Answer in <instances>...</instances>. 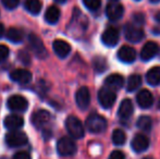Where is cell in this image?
I'll list each match as a JSON object with an SVG mask.
<instances>
[{
    "label": "cell",
    "instance_id": "8",
    "mask_svg": "<svg viewBox=\"0 0 160 159\" xmlns=\"http://www.w3.org/2000/svg\"><path fill=\"white\" fill-rule=\"evenodd\" d=\"M75 100L76 105L80 109L85 110L88 108L89 104H91V93L89 89L86 86H82L81 88L78 89L75 95Z\"/></svg>",
    "mask_w": 160,
    "mask_h": 159
},
{
    "label": "cell",
    "instance_id": "16",
    "mask_svg": "<svg viewBox=\"0 0 160 159\" xmlns=\"http://www.w3.org/2000/svg\"><path fill=\"white\" fill-rule=\"evenodd\" d=\"M52 48L56 55L59 58H61V59L67 58L70 55V52H71V46H70V44L62 39H56L52 44Z\"/></svg>",
    "mask_w": 160,
    "mask_h": 159
},
{
    "label": "cell",
    "instance_id": "9",
    "mask_svg": "<svg viewBox=\"0 0 160 159\" xmlns=\"http://www.w3.org/2000/svg\"><path fill=\"white\" fill-rule=\"evenodd\" d=\"M50 121V113L44 109L35 111L32 116V123L37 129H44Z\"/></svg>",
    "mask_w": 160,
    "mask_h": 159
},
{
    "label": "cell",
    "instance_id": "41",
    "mask_svg": "<svg viewBox=\"0 0 160 159\" xmlns=\"http://www.w3.org/2000/svg\"><path fill=\"white\" fill-rule=\"evenodd\" d=\"M143 159H154V158H152V157H145V158H143Z\"/></svg>",
    "mask_w": 160,
    "mask_h": 159
},
{
    "label": "cell",
    "instance_id": "30",
    "mask_svg": "<svg viewBox=\"0 0 160 159\" xmlns=\"http://www.w3.org/2000/svg\"><path fill=\"white\" fill-rule=\"evenodd\" d=\"M83 3L88 10L96 11L99 9L101 4V0H83Z\"/></svg>",
    "mask_w": 160,
    "mask_h": 159
},
{
    "label": "cell",
    "instance_id": "45",
    "mask_svg": "<svg viewBox=\"0 0 160 159\" xmlns=\"http://www.w3.org/2000/svg\"><path fill=\"white\" fill-rule=\"evenodd\" d=\"M136 1H139V0H136Z\"/></svg>",
    "mask_w": 160,
    "mask_h": 159
},
{
    "label": "cell",
    "instance_id": "25",
    "mask_svg": "<svg viewBox=\"0 0 160 159\" xmlns=\"http://www.w3.org/2000/svg\"><path fill=\"white\" fill-rule=\"evenodd\" d=\"M24 8L31 13V14L37 15L42 8V3L40 0H25L24 1Z\"/></svg>",
    "mask_w": 160,
    "mask_h": 159
},
{
    "label": "cell",
    "instance_id": "29",
    "mask_svg": "<svg viewBox=\"0 0 160 159\" xmlns=\"http://www.w3.org/2000/svg\"><path fill=\"white\" fill-rule=\"evenodd\" d=\"M93 66H94V69L97 73H101L103 71L107 70V61L103 57H95L93 60Z\"/></svg>",
    "mask_w": 160,
    "mask_h": 159
},
{
    "label": "cell",
    "instance_id": "20",
    "mask_svg": "<svg viewBox=\"0 0 160 159\" xmlns=\"http://www.w3.org/2000/svg\"><path fill=\"white\" fill-rule=\"evenodd\" d=\"M137 104L141 108H149L152 104H154V97H152V93L147 89H142L138 94H137Z\"/></svg>",
    "mask_w": 160,
    "mask_h": 159
},
{
    "label": "cell",
    "instance_id": "39",
    "mask_svg": "<svg viewBox=\"0 0 160 159\" xmlns=\"http://www.w3.org/2000/svg\"><path fill=\"white\" fill-rule=\"evenodd\" d=\"M55 1L59 2V3H64V2H67L68 0H55Z\"/></svg>",
    "mask_w": 160,
    "mask_h": 159
},
{
    "label": "cell",
    "instance_id": "27",
    "mask_svg": "<svg viewBox=\"0 0 160 159\" xmlns=\"http://www.w3.org/2000/svg\"><path fill=\"white\" fill-rule=\"evenodd\" d=\"M152 119L148 116H142L137 120V127L141 129L142 131L149 132L152 130Z\"/></svg>",
    "mask_w": 160,
    "mask_h": 159
},
{
    "label": "cell",
    "instance_id": "12",
    "mask_svg": "<svg viewBox=\"0 0 160 159\" xmlns=\"http://www.w3.org/2000/svg\"><path fill=\"white\" fill-rule=\"evenodd\" d=\"M10 79L19 84L25 85L32 81V73L28 69H17L10 73Z\"/></svg>",
    "mask_w": 160,
    "mask_h": 159
},
{
    "label": "cell",
    "instance_id": "5",
    "mask_svg": "<svg viewBox=\"0 0 160 159\" xmlns=\"http://www.w3.org/2000/svg\"><path fill=\"white\" fill-rule=\"evenodd\" d=\"M7 106L13 112H24L28 108V102L21 95H13L7 102Z\"/></svg>",
    "mask_w": 160,
    "mask_h": 159
},
{
    "label": "cell",
    "instance_id": "2",
    "mask_svg": "<svg viewBox=\"0 0 160 159\" xmlns=\"http://www.w3.org/2000/svg\"><path fill=\"white\" fill-rule=\"evenodd\" d=\"M85 125L92 133H101L107 129V120L98 113H92L86 119Z\"/></svg>",
    "mask_w": 160,
    "mask_h": 159
},
{
    "label": "cell",
    "instance_id": "44",
    "mask_svg": "<svg viewBox=\"0 0 160 159\" xmlns=\"http://www.w3.org/2000/svg\"><path fill=\"white\" fill-rule=\"evenodd\" d=\"M159 108H160V100H159Z\"/></svg>",
    "mask_w": 160,
    "mask_h": 159
},
{
    "label": "cell",
    "instance_id": "42",
    "mask_svg": "<svg viewBox=\"0 0 160 159\" xmlns=\"http://www.w3.org/2000/svg\"><path fill=\"white\" fill-rule=\"evenodd\" d=\"M0 159H8V158H6V157H2V158H0Z\"/></svg>",
    "mask_w": 160,
    "mask_h": 159
},
{
    "label": "cell",
    "instance_id": "24",
    "mask_svg": "<svg viewBox=\"0 0 160 159\" xmlns=\"http://www.w3.org/2000/svg\"><path fill=\"white\" fill-rule=\"evenodd\" d=\"M146 81L148 84L152 85H158L160 83V67H154V68L149 69L146 74Z\"/></svg>",
    "mask_w": 160,
    "mask_h": 159
},
{
    "label": "cell",
    "instance_id": "33",
    "mask_svg": "<svg viewBox=\"0 0 160 159\" xmlns=\"http://www.w3.org/2000/svg\"><path fill=\"white\" fill-rule=\"evenodd\" d=\"M133 21H134V25H142V24L145 22V17H144L143 13H135L134 15H133Z\"/></svg>",
    "mask_w": 160,
    "mask_h": 159
},
{
    "label": "cell",
    "instance_id": "3",
    "mask_svg": "<svg viewBox=\"0 0 160 159\" xmlns=\"http://www.w3.org/2000/svg\"><path fill=\"white\" fill-rule=\"evenodd\" d=\"M4 141H6V144L9 147L18 148V147H22L28 144V138L24 132L17 130V131H10L9 133H7Z\"/></svg>",
    "mask_w": 160,
    "mask_h": 159
},
{
    "label": "cell",
    "instance_id": "10",
    "mask_svg": "<svg viewBox=\"0 0 160 159\" xmlns=\"http://www.w3.org/2000/svg\"><path fill=\"white\" fill-rule=\"evenodd\" d=\"M28 42H30V46L32 48V50L38 58H42H42L46 57L47 56L46 48H45L44 42H42V40L39 37L34 34H31L28 36Z\"/></svg>",
    "mask_w": 160,
    "mask_h": 159
},
{
    "label": "cell",
    "instance_id": "19",
    "mask_svg": "<svg viewBox=\"0 0 160 159\" xmlns=\"http://www.w3.org/2000/svg\"><path fill=\"white\" fill-rule=\"evenodd\" d=\"M123 84H124V79H123V77L120 74H117V73L109 75V77L105 80L106 87H108V88L113 92L119 91V89L122 88Z\"/></svg>",
    "mask_w": 160,
    "mask_h": 159
},
{
    "label": "cell",
    "instance_id": "21",
    "mask_svg": "<svg viewBox=\"0 0 160 159\" xmlns=\"http://www.w3.org/2000/svg\"><path fill=\"white\" fill-rule=\"evenodd\" d=\"M133 111H134V107H133V104L130 99H124L122 100V102L120 104V107H119V117L122 120H127L131 116L133 115Z\"/></svg>",
    "mask_w": 160,
    "mask_h": 159
},
{
    "label": "cell",
    "instance_id": "4",
    "mask_svg": "<svg viewBox=\"0 0 160 159\" xmlns=\"http://www.w3.org/2000/svg\"><path fill=\"white\" fill-rule=\"evenodd\" d=\"M76 151H78V146L71 137L63 136L58 141L57 152L60 156H63V157L73 156L76 153Z\"/></svg>",
    "mask_w": 160,
    "mask_h": 159
},
{
    "label": "cell",
    "instance_id": "37",
    "mask_svg": "<svg viewBox=\"0 0 160 159\" xmlns=\"http://www.w3.org/2000/svg\"><path fill=\"white\" fill-rule=\"evenodd\" d=\"M3 35H4V26L0 23V38H1Z\"/></svg>",
    "mask_w": 160,
    "mask_h": 159
},
{
    "label": "cell",
    "instance_id": "40",
    "mask_svg": "<svg viewBox=\"0 0 160 159\" xmlns=\"http://www.w3.org/2000/svg\"><path fill=\"white\" fill-rule=\"evenodd\" d=\"M150 2H154V3H158V2H160V0H149Z\"/></svg>",
    "mask_w": 160,
    "mask_h": 159
},
{
    "label": "cell",
    "instance_id": "31",
    "mask_svg": "<svg viewBox=\"0 0 160 159\" xmlns=\"http://www.w3.org/2000/svg\"><path fill=\"white\" fill-rule=\"evenodd\" d=\"M2 4L8 10H14L20 3V0H1Z\"/></svg>",
    "mask_w": 160,
    "mask_h": 159
},
{
    "label": "cell",
    "instance_id": "14",
    "mask_svg": "<svg viewBox=\"0 0 160 159\" xmlns=\"http://www.w3.org/2000/svg\"><path fill=\"white\" fill-rule=\"evenodd\" d=\"M159 52V46L155 42H147L141 51V58L144 61H149Z\"/></svg>",
    "mask_w": 160,
    "mask_h": 159
},
{
    "label": "cell",
    "instance_id": "23",
    "mask_svg": "<svg viewBox=\"0 0 160 159\" xmlns=\"http://www.w3.org/2000/svg\"><path fill=\"white\" fill-rule=\"evenodd\" d=\"M6 38L10 40L11 42H13V44H19L24 39V33L17 27H11L7 31Z\"/></svg>",
    "mask_w": 160,
    "mask_h": 159
},
{
    "label": "cell",
    "instance_id": "6",
    "mask_svg": "<svg viewBox=\"0 0 160 159\" xmlns=\"http://www.w3.org/2000/svg\"><path fill=\"white\" fill-rule=\"evenodd\" d=\"M116 93L108 87H102L100 91L98 92V102L100 106L105 109H109L113 106L114 102H116Z\"/></svg>",
    "mask_w": 160,
    "mask_h": 159
},
{
    "label": "cell",
    "instance_id": "32",
    "mask_svg": "<svg viewBox=\"0 0 160 159\" xmlns=\"http://www.w3.org/2000/svg\"><path fill=\"white\" fill-rule=\"evenodd\" d=\"M9 53H10V50L8 47L4 45H0V63L3 62L9 57Z\"/></svg>",
    "mask_w": 160,
    "mask_h": 159
},
{
    "label": "cell",
    "instance_id": "28",
    "mask_svg": "<svg viewBox=\"0 0 160 159\" xmlns=\"http://www.w3.org/2000/svg\"><path fill=\"white\" fill-rule=\"evenodd\" d=\"M127 141V136H125V133L120 129H116L113 132H112V142H113L114 145L117 146H121L123 145Z\"/></svg>",
    "mask_w": 160,
    "mask_h": 159
},
{
    "label": "cell",
    "instance_id": "22",
    "mask_svg": "<svg viewBox=\"0 0 160 159\" xmlns=\"http://www.w3.org/2000/svg\"><path fill=\"white\" fill-rule=\"evenodd\" d=\"M60 19V10L58 7L50 6L45 13V20L49 24H56Z\"/></svg>",
    "mask_w": 160,
    "mask_h": 159
},
{
    "label": "cell",
    "instance_id": "26",
    "mask_svg": "<svg viewBox=\"0 0 160 159\" xmlns=\"http://www.w3.org/2000/svg\"><path fill=\"white\" fill-rule=\"evenodd\" d=\"M142 84V77L139 74H132L128 80V86L127 89L128 92H134L141 86Z\"/></svg>",
    "mask_w": 160,
    "mask_h": 159
},
{
    "label": "cell",
    "instance_id": "35",
    "mask_svg": "<svg viewBox=\"0 0 160 159\" xmlns=\"http://www.w3.org/2000/svg\"><path fill=\"white\" fill-rule=\"evenodd\" d=\"M108 159H125V155H124V153L121 151H113L110 154Z\"/></svg>",
    "mask_w": 160,
    "mask_h": 159
},
{
    "label": "cell",
    "instance_id": "13",
    "mask_svg": "<svg viewBox=\"0 0 160 159\" xmlns=\"http://www.w3.org/2000/svg\"><path fill=\"white\" fill-rule=\"evenodd\" d=\"M149 146V140L144 134H136L131 142V147L135 153H143Z\"/></svg>",
    "mask_w": 160,
    "mask_h": 159
},
{
    "label": "cell",
    "instance_id": "1",
    "mask_svg": "<svg viewBox=\"0 0 160 159\" xmlns=\"http://www.w3.org/2000/svg\"><path fill=\"white\" fill-rule=\"evenodd\" d=\"M65 127H67L68 133L70 134L72 138H76L80 140L84 136L85 134V129L83 123L81 122V120L78 118L74 117V116H70L65 120Z\"/></svg>",
    "mask_w": 160,
    "mask_h": 159
},
{
    "label": "cell",
    "instance_id": "18",
    "mask_svg": "<svg viewBox=\"0 0 160 159\" xmlns=\"http://www.w3.org/2000/svg\"><path fill=\"white\" fill-rule=\"evenodd\" d=\"M118 58L124 63H132L136 59V51L130 46H122L118 51Z\"/></svg>",
    "mask_w": 160,
    "mask_h": 159
},
{
    "label": "cell",
    "instance_id": "7",
    "mask_svg": "<svg viewBox=\"0 0 160 159\" xmlns=\"http://www.w3.org/2000/svg\"><path fill=\"white\" fill-rule=\"evenodd\" d=\"M125 38L131 42H139L145 36V33L139 26L134 24H127L124 26Z\"/></svg>",
    "mask_w": 160,
    "mask_h": 159
},
{
    "label": "cell",
    "instance_id": "36",
    "mask_svg": "<svg viewBox=\"0 0 160 159\" xmlns=\"http://www.w3.org/2000/svg\"><path fill=\"white\" fill-rule=\"evenodd\" d=\"M18 57L20 58V59H22V62L23 63H28V59H30V57H28V52L26 51H24V50H21V52L19 53V56Z\"/></svg>",
    "mask_w": 160,
    "mask_h": 159
},
{
    "label": "cell",
    "instance_id": "15",
    "mask_svg": "<svg viewBox=\"0 0 160 159\" xmlns=\"http://www.w3.org/2000/svg\"><path fill=\"white\" fill-rule=\"evenodd\" d=\"M124 9L120 3H110L106 8V14L110 21H118L123 17Z\"/></svg>",
    "mask_w": 160,
    "mask_h": 159
},
{
    "label": "cell",
    "instance_id": "17",
    "mask_svg": "<svg viewBox=\"0 0 160 159\" xmlns=\"http://www.w3.org/2000/svg\"><path fill=\"white\" fill-rule=\"evenodd\" d=\"M3 124L10 131H17V130H20L24 125V119L19 115H10L8 117H6Z\"/></svg>",
    "mask_w": 160,
    "mask_h": 159
},
{
    "label": "cell",
    "instance_id": "38",
    "mask_svg": "<svg viewBox=\"0 0 160 159\" xmlns=\"http://www.w3.org/2000/svg\"><path fill=\"white\" fill-rule=\"evenodd\" d=\"M155 20H156L158 23H160V11H158V12L155 14Z\"/></svg>",
    "mask_w": 160,
    "mask_h": 159
},
{
    "label": "cell",
    "instance_id": "34",
    "mask_svg": "<svg viewBox=\"0 0 160 159\" xmlns=\"http://www.w3.org/2000/svg\"><path fill=\"white\" fill-rule=\"evenodd\" d=\"M12 159H32V157L28 152H18L13 155Z\"/></svg>",
    "mask_w": 160,
    "mask_h": 159
},
{
    "label": "cell",
    "instance_id": "43",
    "mask_svg": "<svg viewBox=\"0 0 160 159\" xmlns=\"http://www.w3.org/2000/svg\"><path fill=\"white\" fill-rule=\"evenodd\" d=\"M111 1H118V0H111Z\"/></svg>",
    "mask_w": 160,
    "mask_h": 159
},
{
    "label": "cell",
    "instance_id": "11",
    "mask_svg": "<svg viewBox=\"0 0 160 159\" xmlns=\"http://www.w3.org/2000/svg\"><path fill=\"white\" fill-rule=\"evenodd\" d=\"M119 38H120V35L118 30L114 27H108L101 35V42L108 47L116 46L119 42Z\"/></svg>",
    "mask_w": 160,
    "mask_h": 159
}]
</instances>
